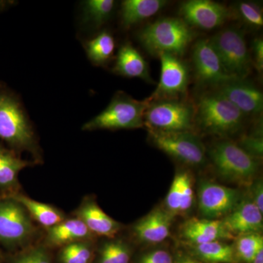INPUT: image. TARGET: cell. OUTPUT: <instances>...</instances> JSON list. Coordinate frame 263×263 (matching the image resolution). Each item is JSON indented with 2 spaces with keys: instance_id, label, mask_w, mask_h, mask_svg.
<instances>
[{
  "instance_id": "obj_1",
  "label": "cell",
  "mask_w": 263,
  "mask_h": 263,
  "mask_svg": "<svg viewBox=\"0 0 263 263\" xmlns=\"http://www.w3.org/2000/svg\"><path fill=\"white\" fill-rule=\"evenodd\" d=\"M195 33L183 19L164 18L147 25L138 34L143 47L151 54L169 53L181 57L193 41Z\"/></svg>"
},
{
  "instance_id": "obj_2",
  "label": "cell",
  "mask_w": 263,
  "mask_h": 263,
  "mask_svg": "<svg viewBox=\"0 0 263 263\" xmlns=\"http://www.w3.org/2000/svg\"><path fill=\"white\" fill-rule=\"evenodd\" d=\"M245 115L217 91L202 95L195 108V121L209 134L228 136L243 125Z\"/></svg>"
},
{
  "instance_id": "obj_3",
  "label": "cell",
  "mask_w": 263,
  "mask_h": 263,
  "mask_svg": "<svg viewBox=\"0 0 263 263\" xmlns=\"http://www.w3.org/2000/svg\"><path fill=\"white\" fill-rule=\"evenodd\" d=\"M0 139L17 148L34 152L35 137L19 98L0 83Z\"/></svg>"
},
{
  "instance_id": "obj_4",
  "label": "cell",
  "mask_w": 263,
  "mask_h": 263,
  "mask_svg": "<svg viewBox=\"0 0 263 263\" xmlns=\"http://www.w3.org/2000/svg\"><path fill=\"white\" fill-rule=\"evenodd\" d=\"M148 103L139 101L124 91H117L102 113L83 126L84 130L137 129L144 126L143 116Z\"/></svg>"
},
{
  "instance_id": "obj_5",
  "label": "cell",
  "mask_w": 263,
  "mask_h": 263,
  "mask_svg": "<svg viewBox=\"0 0 263 263\" xmlns=\"http://www.w3.org/2000/svg\"><path fill=\"white\" fill-rule=\"evenodd\" d=\"M143 116L148 130L190 131L195 122V108L179 99H164L150 102Z\"/></svg>"
},
{
  "instance_id": "obj_6",
  "label": "cell",
  "mask_w": 263,
  "mask_h": 263,
  "mask_svg": "<svg viewBox=\"0 0 263 263\" xmlns=\"http://www.w3.org/2000/svg\"><path fill=\"white\" fill-rule=\"evenodd\" d=\"M210 156L217 174L226 181L248 183L258 169L256 158L232 141L215 143L211 148Z\"/></svg>"
},
{
  "instance_id": "obj_7",
  "label": "cell",
  "mask_w": 263,
  "mask_h": 263,
  "mask_svg": "<svg viewBox=\"0 0 263 263\" xmlns=\"http://www.w3.org/2000/svg\"><path fill=\"white\" fill-rule=\"evenodd\" d=\"M209 41L230 76L238 79L248 76L252 69V57L242 32L235 28L226 29Z\"/></svg>"
},
{
  "instance_id": "obj_8",
  "label": "cell",
  "mask_w": 263,
  "mask_h": 263,
  "mask_svg": "<svg viewBox=\"0 0 263 263\" xmlns=\"http://www.w3.org/2000/svg\"><path fill=\"white\" fill-rule=\"evenodd\" d=\"M151 141L159 149L183 163L192 166L205 162V149L191 131L148 130Z\"/></svg>"
},
{
  "instance_id": "obj_9",
  "label": "cell",
  "mask_w": 263,
  "mask_h": 263,
  "mask_svg": "<svg viewBox=\"0 0 263 263\" xmlns=\"http://www.w3.org/2000/svg\"><path fill=\"white\" fill-rule=\"evenodd\" d=\"M160 82L153 94L146 99L147 103L164 99H179L186 94L189 84V69L179 57L162 53L160 55Z\"/></svg>"
},
{
  "instance_id": "obj_10",
  "label": "cell",
  "mask_w": 263,
  "mask_h": 263,
  "mask_svg": "<svg viewBox=\"0 0 263 263\" xmlns=\"http://www.w3.org/2000/svg\"><path fill=\"white\" fill-rule=\"evenodd\" d=\"M199 210L204 217L216 219L231 213L240 202V193L235 189L205 181L199 188Z\"/></svg>"
},
{
  "instance_id": "obj_11",
  "label": "cell",
  "mask_w": 263,
  "mask_h": 263,
  "mask_svg": "<svg viewBox=\"0 0 263 263\" xmlns=\"http://www.w3.org/2000/svg\"><path fill=\"white\" fill-rule=\"evenodd\" d=\"M32 222L24 207L17 200L0 201V240L18 245L29 238Z\"/></svg>"
},
{
  "instance_id": "obj_12",
  "label": "cell",
  "mask_w": 263,
  "mask_h": 263,
  "mask_svg": "<svg viewBox=\"0 0 263 263\" xmlns=\"http://www.w3.org/2000/svg\"><path fill=\"white\" fill-rule=\"evenodd\" d=\"M195 73L202 84L220 85L234 80L223 67L217 53L209 39H202L195 43L193 51Z\"/></svg>"
},
{
  "instance_id": "obj_13",
  "label": "cell",
  "mask_w": 263,
  "mask_h": 263,
  "mask_svg": "<svg viewBox=\"0 0 263 263\" xmlns=\"http://www.w3.org/2000/svg\"><path fill=\"white\" fill-rule=\"evenodd\" d=\"M180 14L188 25L208 30L222 25L231 13L224 5L216 2L190 0L182 3Z\"/></svg>"
},
{
  "instance_id": "obj_14",
  "label": "cell",
  "mask_w": 263,
  "mask_h": 263,
  "mask_svg": "<svg viewBox=\"0 0 263 263\" xmlns=\"http://www.w3.org/2000/svg\"><path fill=\"white\" fill-rule=\"evenodd\" d=\"M217 92L228 99L243 115L262 113V91L245 79H234L217 86Z\"/></svg>"
},
{
  "instance_id": "obj_15",
  "label": "cell",
  "mask_w": 263,
  "mask_h": 263,
  "mask_svg": "<svg viewBox=\"0 0 263 263\" xmlns=\"http://www.w3.org/2000/svg\"><path fill=\"white\" fill-rule=\"evenodd\" d=\"M222 222L226 230L234 236L259 233L262 230V213L256 206L252 199H246L240 200Z\"/></svg>"
},
{
  "instance_id": "obj_16",
  "label": "cell",
  "mask_w": 263,
  "mask_h": 263,
  "mask_svg": "<svg viewBox=\"0 0 263 263\" xmlns=\"http://www.w3.org/2000/svg\"><path fill=\"white\" fill-rule=\"evenodd\" d=\"M183 238L192 245H200L215 240L234 238L224 228L222 220L217 219H190L182 227Z\"/></svg>"
},
{
  "instance_id": "obj_17",
  "label": "cell",
  "mask_w": 263,
  "mask_h": 263,
  "mask_svg": "<svg viewBox=\"0 0 263 263\" xmlns=\"http://www.w3.org/2000/svg\"><path fill=\"white\" fill-rule=\"evenodd\" d=\"M174 216L166 209H156L137 223L135 233L142 241L160 243L169 236Z\"/></svg>"
},
{
  "instance_id": "obj_18",
  "label": "cell",
  "mask_w": 263,
  "mask_h": 263,
  "mask_svg": "<svg viewBox=\"0 0 263 263\" xmlns=\"http://www.w3.org/2000/svg\"><path fill=\"white\" fill-rule=\"evenodd\" d=\"M114 72L127 78H138L149 82L148 65L138 50L129 43H124L119 48Z\"/></svg>"
},
{
  "instance_id": "obj_19",
  "label": "cell",
  "mask_w": 263,
  "mask_h": 263,
  "mask_svg": "<svg viewBox=\"0 0 263 263\" xmlns=\"http://www.w3.org/2000/svg\"><path fill=\"white\" fill-rule=\"evenodd\" d=\"M78 215L90 231L98 235L112 238L121 228L120 224L107 215L95 202L88 201L83 204Z\"/></svg>"
},
{
  "instance_id": "obj_20",
  "label": "cell",
  "mask_w": 263,
  "mask_h": 263,
  "mask_svg": "<svg viewBox=\"0 0 263 263\" xmlns=\"http://www.w3.org/2000/svg\"><path fill=\"white\" fill-rule=\"evenodd\" d=\"M164 0H125L122 4V22L129 28L157 14L165 6Z\"/></svg>"
},
{
  "instance_id": "obj_21",
  "label": "cell",
  "mask_w": 263,
  "mask_h": 263,
  "mask_svg": "<svg viewBox=\"0 0 263 263\" xmlns=\"http://www.w3.org/2000/svg\"><path fill=\"white\" fill-rule=\"evenodd\" d=\"M91 231L81 219H72L62 221L52 227L48 240L54 245H69L89 238Z\"/></svg>"
},
{
  "instance_id": "obj_22",
  "label": "cell",
  "mask_w": 263,
  "mask_h": 263,
  "mask_svg": "<svg viewBox=\"0 0 263 263\" xmlns=\"http://www.w3.org/2000/svg\"><path fill=\"white\" fill-rule=\"evenodd\" d=\"M192 249L195 255L208 263H233L236 258L234 247L221 240L192 245Z\"/></svg>"
},
{
  "instance_id": "obj_23",
  "label": "cell",
  "mask_w": 263,
  "mask_h": 263,
  "mask_svg": "<svg viewBox=\"0 0 263 263\" xmlns=\"http://www.w3.org/2000/svg\"><path fill=\"white\" fill-rule=\"evenodd\" d=\"M115 40L107 31L99 33L85 44L90 61L95 65H104L110 61L115 50Z\"/></svg>"
},
{
  "instance_id": "obj_24",
  "label": "cell",
  "mask_w": 263,
  "mask_h": 263,
  "mask_svg": "<svg viewBox=\"0 0 263 263\" xmlns=\"http://www.w3.org/2000/svg\"><path fill=\"white\" fill-rule=\"evenodd\" d=\"M16 200L37 220L40 224L48 228L60 224L64 221V216L54 208L35 201L24 196H18Z\"/></svg>"
},
{
  "instance_id": "obj_25",
  "label": "cell",
  "mask_w": 263,
  "mask_h": 263,
  "mask_svg": "<svg viewBox=\"0 0 263 263\" xmlns=\"http://www.w3.org/2000/svg\"><path fill=\"white\" fill-rule=\"evenodd\" d=\"M29 164L10 151L0 148V186L8 187L16 181L21 170Z\"/></svg>"
},
{
  "instance_id": "obj_26",
  "label": "cell",
  "mask_w": 263,
  "mask_h": 263,
  "mask_svg": "<svg viewBox=\"0 0 263 263\" xmlns=\"http://www.w3.org/2000/svg\"><path fill=\"white\" fill-rule=\"evenodd\" d=\"M84 22L100 27L108 20L113 12L114 0H89L84 3Z\"/></svg>"
},
{
  "instance_id": "obj_27",
  "label": "cell",
  "mask_w": 263,
  "mask_h": 263,
  "mask_svg": "<svg viewBox=\"0 0 263 263\" xmlns=\"http://www.w3.org/2000/svg\"><path fill=\"white\" fill-rule=\"evenodd\" d=\"M235 256L246 263H252L256 254L263 249V238L259 233L240 235L235 245Z\"/></svg>"
},
{
  "instance_id": "obj_28",
  "label": "cell",
  "mask_w": 263,
  "mask_h": 263,
  "mask_svg": "<svg viewBox=\"0 0 263 263\" xmlns=\"http://www.w3.org/2000/svg\"><path fill=\"white\" fill-rule=\"evenodd\" d=\"M130 250L122 240L108 242L100 252L99 263H129Z\"/></svg>"
},
{
  "instance_id": "obj_29",
  "label": "cell",
  "mask_w": 263,
  "mask_h": 263,
  "mask_svg": "<svg viewBox=\"0 0 263 263\" xmlns=\"http://www.w3.org/2000/svg\"><path fill=\"white\" fill-rule=\"evenodd\" d=\"M92 252L87 245L79 242L69 243L60 254L62 263H89Z\"/></svg>"
},
{
  "instance_id": "obj_30",
  "label": "cell",
  "mask_w": 263,
  "mask_h": 263,
  "mask_svg": "<svg viewBox=\"0 0 263 263\" xmlns=\"http://www.w3.org/2000/svg\"><path fill=\"white\" fill-rule=\"evenodd\" d=\"M237 15L242 19L246 24L253 27H262L263 25L262 13L258 6L254 3H237L235 6Z\"/></svg>"
},
{
  "instance_id": "obj_31",
  "label": "cell",
  "mask_w": 263,
  "mask_h": 263,
  "mask_svg": "<svg viewBox=\"0 0 263 263\" xmlns=\"http://www.w3.org/2000/svg\"><path fill=\"white\" fill-rule=\"evenodd\" d=\"M183 172H179L175 176L167 197H166V210L173 215L180 214L181 197H182Z\"/></svg>"
},
{
  "instance_id": "obj_32",
  "label": "cell",
  "mask_w": 263,
  "mask_h": 263,
  "mask_svg": "<svg viewBox=\"0 0 263 263\" xmlns=\"http://www.w3.org/2000/svg\"><path fill=\"white\" fill-rule=\"evenodd\" d=\"M194 192L192 178L188 173L183 171L182 197L180 214L189 212L193 205Z\"/></svg>"
},
{
  "instance_id": "obj_33",
  "label": "cell",
  "mask_w": 263,
  "mask_h": 263,
  "mask_svg": "<svg viewBox=\"0 0 263 263\" xmlns=\"http://www.w3.org/2000/svg\"><path fill=\"white\" fill-rule=\"evenodd\" d=\"M238 146L246 152L254 157H259L262 155V138L260 137H246L240 141Z\"/></svg>"
},
{
  "instance_id": "obj_34",
  "label": "cell",
  "mask_w": 263,
  "mask_h": 263,
  "mask_svg": "<svg viewBox=\"0 0 263 263\" xmlns=\"http://www.w3.org/2000/svg\"><path fill=\"white\" fill-rule=\"evenodd\" d=\"M15 263H51V260L44 249L36 248L21 256Z\"/></svg>"
},
{
  "instance_id": "obj_35",
  "label": "cell",
  "mask_w": 263,
  "mask_h": 263,
  "mask_svg": "<svg viewBox=\"0 0 263 263\" xmlns=\"http://www.w3.org/2000/svg\"><path fill=\"white\" fill-rule=\"evenodd\" d=\"M140 263H174V260L168 252L158 249L143 255Z\"/></svg>"
},
{
  "instance_id": "obj_36",
  "label": "cell",
  "mask_w": 263,
  "mask_h": 263,
  "mask_svg": "<svg viewBox=\"0 0 263 263\" xmlns=\"http://www.w3.org/2000/svg\"><path fill=\"white\" fill-rule=\"evenodd\" d=\"M252 52L256 69L259 74L262 73L263 70V41L262 38H256L252 42Z\"/></svg>"
},
{
  "instance_id": "obj_37",
  "label": "cell",
  "mask_w": 263,
  "mask_h": 263,
  "mask_svg": "<svg viewBox=\"0 0 263 263\" xmlns=\"http://www.w3.org/2000/svg\"><path fill=\"white\" fill-rule=\"evenodd\" d=\"M252 200L258 208L261 213H263V186L262 181L259 180L254 183L252 188Z\"/></svg>"
},
{
  "instance_id": "obj_38",
  "label": "cell",
  "mask_w": 263,
  "mask_h": 263,
  "mask_svg": "<svg viewBox=\"0 0 263 263\" xmlns=\"http://www.w3.org/2000/svg\"><path fill=\"white\" fill-rule=\"evenodd\" d=\"M174 263H201L197 261V259L192 258L188 256H181L176 259Z\"/></svg>"
},
{
  "instance_id": "obj_39",
  "label": "cell",
  "mask_w": 263,
  "mask_h": 263,
  "mask_svg": "<svg viewBox=\"0 0 263 263\" xmlns=\"http://www.w3.org/2000/svg\"><path fill=\"white\" fill-rule=\"evenodd\" d=\"M252 263H263V249H260L258 253L256 254Z\"/></svg>"
},
{
  "instance_id": "obj_40",
  "label": "cell",
  "mask_w": 263,
  "mask_h": 263,
  "mask_svg": "<svg viewBox=\"0 0 263 263\" xmlns=\"http://www.w3.org/2000/svg\"><path fill=\"white\" fill-rule=\"evenodd\" d=\"M13 2L12 1H5V0H0V13L3 12V10L8 8L10 5L13 4Z\"/></svg>"
}]
</instances>
